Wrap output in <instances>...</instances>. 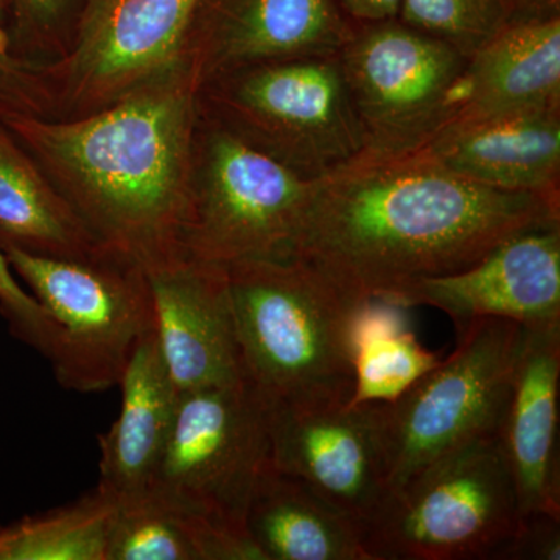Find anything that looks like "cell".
<instances>
[{"label":"cell","instance_id":"obj_12","mask_svg":"<svg viewBox=\"0 0 560 560\" xmlns=\"http://www.w3.org/2000/svg\"><path fill=\"white\" fill-rule=\"evenodd\" d=\"M355 24L340 0H200L179 62L202 88L260 62L337 55Z\"/></svg>","mask_w":560,"mask_h":560},{"label":"cell","instance_id":"obj_31","mask_svg":"<svg viewBox=\"0 0 560 560\" xmlns=\"http://www.w3.org/2000/svg\"><path fill=\"white\" fill-rule=\"evenodd\" d=\"M512 21L558 16L560 0H506Z\"/></svg>","mask_w":560,"mask_h":560},{"label":"cell","instance_id":"obj_20","mask_svg":"<svg viewBox=\"0 0 560 560\" xmlns=\"http://www.w3.org/2000/svg\"><path fill=\"white\" fill-rule=\"evenodd\" d=\"M245 533L261 560H370L357 522L271 460L250 495Z\"/></svg>","mask_w":560,"mask_h":560},{"label":"cell","instance_id":"obj_2","mask_svg":"<svg viewBox=\"0 0 560 560\" xmlns=\"http://www.w3.org/2000/svg\"><path fill=\"white\" fill-rule=\"evenodd\" d=\"M200 91L178 62L86 116L5 127L101 248L147 271L183 256Z\"/></svg>","mask_w":560,"mask_h":560},{"label":"cell","instance_id":"obj_3","mask_svg":"<svg viewBox=\"0 0 560 560\" xmlns=\"http://www.w3.org/2000/svg\"><path fill=\"white\" fill-rule=\"evenodd\" d=\"M226 270L243 374L268 407L349 404L357 327L370 302L296 257Z\"/></svg>","mask_w":560,"mask_h":560},{"label":"cell","instance_id":"obj_26","mask_svg":"<svg viewBox=\"0 0 560 560\" xmlns=\"http://www.w3.org/2000/svg\"><path fill=\"white\" fill-rule=\"evenodd\" d=\"M20 117L55 119V103L44 62L18 49L0 0V124Z\"/></svg>","mask_w":560,"mask_h":560},{"label":"cell","instance_id":"obj_10","mask_svg":"<svg viewBox=\"0 0 560 560\" xmlns=\"http://www.w3.org/2000/svg\"><path fill=\"white\" fill-rule=\"evenodd\" d=\"M338 58L363 151L422 149L455 114L466 55L399 18L357 22Z\"/></svg>","mask_w":560,"mask_h":560},{"label":"cell","instance_id":"obj_16","mask_svg":"<svg viewBox=\"0 0 560 560\" xmlns=\"http://www.w3.org/2000/svg\"><path fill=\"white\" fill-rule=\"evenodd\" d=\"M560 323L523 327L499 436L522 515L560 517Z\"/></svg>","mask_w":560,"mask_h":560},{"label":"cell","instance_id":"obj_30","mask_svg":"<svg viewBox=\"0 0 560 560\" xmlns=\"http://www.w3.org/2000/svg\"><path fill=\"white\" fill-rule=\"evenodd\" d=\"M353 22H377L399 18L401 0H340Z\"/></svg>","mask_w":560,"mask_h":560},{"label":"cell","instance_id":"obj_23","mask_svg":"<svg viewBox=\"0 0 560 560\" xmlns=\"http://www.w3.org/2000/svg\"><path fill=\"white\" fill-rule=\"evenodd\" d=\"M405 308L371 301L355 340V389L349 405L388 404L442 360L407 326Z\"/></svg>","mask_w":560,"mask_h":560},{"label":"cell","instance_id":"obj_27","mask_svg":"<svg viewBox=\"0 0 560 560\" xmlns=\"http://www.w3.org/2000/svg\"><path fill=\"white\" fill-rule=\"evenodd\" d=\"M84 0H3L18 49L33 60L61 57L72 40Z\"/></svg>","mask_w":560,"mask_h":560},{"label":"cell","instance_id":"obj_19","mask_svg":"<svg viewBox=\"0 0 560 560\" xmlns=\"http://www.w3.org/2000/svg\"><path fill=\"white\" fill-rule=\"evenodd\" d=\"M560 113V14L512 21L467 58L463 114Z\"/></svg>","mask_w":560,"mask_h":560},{"label":"cell","instance_id":"obj_21","mask_svg":"<svg viewBox=\"0 0 560 560\" xmlns=\"http://www.w3.org/2000/svg\"><path fill=\"white\" fill-rule=\"evenodd\" d=\"M88 260L105 253L31 153L0 124V249Z\"/></svg>","mask_w":560,"mask_h":560},{"label":"cell","instance_id":"obj_9","mask_svg":"<svg viewBox=\"0 0 560 560\" xmlns=\"http://www.w3.org/2000/svg\"><path fill=\"white\" fill-rule=\"evenodd\" d=\"M270 460V407L248 382L187 390L149 490L246 536L250 495Z\"/></svg>","mask_w":560,"mask_h":560},{"label":"cell","instance_id":"obj_25","mask_svg":"<svg viewBox=\"0 0 560 560\" xmlns=\"http://www.w3.org/2000/svg\"><path fill=\"white\" fill-rule=\"evenodd\" d=\"M399 20L470 57L510 24L506 0H401Z\"/></svg>","mask_w":560,"mask_h":560},{"label":"cell","instance_id":"obj_5","mask_svg":"<svg viewBox=\"0 0 560 560\" xmlns=\"http://www.w3.org/2000/svg\"><path fill=\"white\" fill-rule=\"evenodd\" d=\"M200 109L308 180L364 150L338 54L232 70L201 88Z\"/></svg>","mask_w":560,"mask_h":560},{"label":"cell","instance_id":"obj_4","mask_svg":"<svg viewBox=\"0 0 560 560\" xmlns=\"http://www.w3.org/2000/svg\"><path fill=\"white\" fill-rule=\"evenodd\" d=\"M521 518L500 436L492 434L389 489L360 537L370 560H497Z\"/></svg>","mask_w":560,"mask_h":560},{"label":"cell","instance_id":"obj_8","mask_svg":"<svg viewBox=\"0 0 560 560\" xmlns=\"http://www.w3.org/2000/svg\"><path fill=\"white\" fill-rule=\"evenodd\" d=\"M3 254L55 320L49 361L62 388L92 394L119 385L136 346L156 327L145 270L113 254L88 260L18 248Z\"/></svg>","mask_w":560,"mask_h":560},{"label":"cell","instance_id":"obj_22","mask_svg":"<svg viewBox=\"0 0 560 560\" xmlns=\"http://www.w3.org/2000/svg\"><path fill=\"white\" fill-rule=\"evenodd\" d=\"M106 560H261V556L248 537L149 490L116 503Z\"/></svg>","mask_w":560,"mask_h":560},{"label":"cell","instance_id":"obj_28","mask_svg":"<svg viewBox=\"0 0 560 560\" xmlns=\"http://www.w3.org/2000/svg\"><path fill=\"white\" fill-rule=\"evenodd\" d=\"M0 312L9 320L14 337L38 350L50 359L57 326L46 308L32 293L22 289L16 272L10 267L5 254L0 249Z\"/></svg>","mask_w":560,"mask_h":560},{"label":"cell","instance_id":"obj_24","mask_svg":"<svg viewBox=\"0 0 560 560\" xmlns=\"http://www.w3.org/2000/svg\"><path fill=\"white\" fill-rule=\"evenodd\" d=\"M116 501L95 486L80 499L0 528V560H106Z\"/></svg>","mask_w":560,"mask_h":560},{"label":"cell","instance_id":"obj_14","mask_svg":"<svg viewBox=\"0 0 560 560\" xmlns=\"http://www.w3.org/2000/svg\"><path fill=\"white\" fill-rule=\"evenodd\" d=\"M271 464L359 528L388 493L377 404L270 407Z\"/></svg>","mask_w":560,"mask_h":560},{"label":"cell","instance_id":"obj_6","mask_svg":"<svg viewBox=\"0 0 560 560\" xmlns=\"http://www.w3.org/2000/svg\"><path fill=\"white\" fill-rule=\"evenodd\" d=\"M312 189L200 109L183 256L223 268L290 259Z\"/></svg>","mask_w":560,"mask_h":560},{"label":"cell","instance_id":"obj_29","mask_svg":"<svg viewBox=\"0 0 560 560\" xmlns=\"http://www.w3.org/2000/svg\"><path fill=\"white\" fill-rule=\"evenodd\" d=\"M560 517L547 512L523 514L514 536L497 560H559Z\"/></svg>","mask_w":560,"mask_h":560},{"label":"cell","instance_id":"obj_11","mask_svg":"<svg viewBox=\"0 0 560 560\" xmlns=\"http://www.w3.org/2000/svg\"><path fill=\"white\" fill-rule=\"evenodd\" d=\"M200 0H84L70 46L44 62L55 119L106 108L180 61Z\"/></svg>","mask_w":560,"mask_h":560},{"label":"cell","instance_id":"obj_7","mask_svg":"<svg viewBox=\"0 0 560 560\" xmlns=\"http://www.w3.org/2000/svg\"><path fill=\"white\" fill-rule=\"evenodd\" d=\"M456 338L448 359L396 400L377 404L389 489L460 445L499 434L523 326L506 318H480Z\"/></svg>","mask_w":560,"mask_h":560},{"label":"cell","instance_id":"obj_15","mask_svg":"<svg viewBox=\"0 0 560 560\" xmlns=\"http://www.w3.org/2000/svg\"><path fill=\"white\" fill-rule=\"evenodd\" d=\"M145 272L162 357L178 394L245 381L226 268L180 256Z\"/></svg>","mask_w":560,"mask_h":560},{"label":"cell","instance_id":"obj_13","mask_svg":"<svg viewBox=\"0 0 560 560\" xmlns=\"http://www.w3.org/2000/svg\"><path fill=\"white\" fill-rule=\"evenodd\" d=\"M436 308L455 324L506 318L523 327L560 323V221L512 235L482 259L451 275L418 280L383 300Z\"/></svg>","mask_w":560,"mask_h":560},{"label":"cell","instance_id":"obj_1","mask_svg":"<svg viewBox=\"0 0 560 560\" xmlns=\"http://www.w3.org/2000/svg\"><path fill=\"white\" fill-rule=\"evenodd\" d=\"M560 221V198L463 178L425 150L361 151L313 180L293 254L338 289L383 301L470 267L518 232Z\"/></svg>","mask_w":560,"mask_h":560},{"label":"cell","instance_id":"obj_18","mask_svg":"<svg viewBox=\"0 0 560 560\" xmlns=\"http://www.w3.org/2000/svg\"><path fill=\"white\" fill-rule=\"evenodd\" d=\"M119 386V418L98 434L97 486L116 503L149 492L178 405L179 394L162 357L156 327L136 346Z\"/></svg>","mask_w":560,"mask_h":560},{"label":"cell","instance_id":"obj_17","mask_svg":"<svg viewBox=\"0 0 560 560\" xmlns=\"http://www.w3.org/2000/svg\"><path fill=\"white\" fill-rule=\"evenodd\" d=\"M422 149L482 186L560 198V113L453 116Z\"/></svg>","mask_w":560,"mask_h":560}]
</instances>
